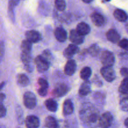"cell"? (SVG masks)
Returning <instances> with one entry per match:
<instances>
[{"label": "cell", "mask_w": 128, "mask_h": 128, "mask_svg": "<svg viewBox=\"0 0 128 128\" xmlns=\"http://www.w3.org/2000/svg\"><path fill=\"white\" fill-rule=\"evenodd\" d=\"M91 19L92 23L96 26L101 27L105 23V18L102 14L98 12H93L91 14Z\"/></svg>", "instance_id": "5bb4252c"}, {"label": "cell", "mask_w": 128, "mask_h": 128, "mask_svg": "<svg viewBox=\"0 0 128 128\" xmlns=\"http://www.w3.org/2000/svg\"><path fill=\"white\" fill-rule=\"evenodd\" d=\"M45 126L48 128H58V122L52 116H48L45 119Z\"/></svg>", "instance_id": "603a6c76"}, {"label": "cell", "mask_w": 128, "mask_h": 128, "mask_svg": "<svg viewBox=\"0 0 128 128\" xmlns=\"http://www.w3.org/2000/svg\"><path fill=\"white\" fill-rule=\"evenodd\" d=\"M119 91L122 94L128 95V80L124 79L119 88Z\"/></svg>", "instance_id": "484cf974"}, {"label": "cell", "mask_w": 128, "mask_h": 128, "mask_svg": "<svg viewBox=\"0 0 128 128\" xmlns=\"http://www.w3.org/2000/svg\"><path fill=\"white\" fill-rule=\"evenodd\" d=\"M23 102L25 107L30 110H32L36 106V97L33 92L28 91L24 94Z\"/></svg>", "instance_id": "7a4b0ae2"}, {"label": "cell", "mask_w": 128, "mask_h": 128, "mask_svg": "<svg viewBox=\"0 0 128 128\" xmlns=\"http://www.w3.org/2000/svg\"><path fill=\"white\" fill-rule=\"evenodd\" d=\"M5 98H6V95L4 93H0V104H2Z\"/></svg>", "instance_id": "8d00e7d4"}, {"label": "cell", "mask_w": 128, "mask_h": 128, "mask_svg": "<svg viewBox=\"0 0 128 128\" xmlns=\"http://www.w3.org/2000/svg\"><path fill=\"white\" fill-rule=\"evenodd\" d=\"M91 92V83L88 80L84 81L81 85L79 90V94L80 96L84 97L87 96Z\"/></svg>", "instance_id": "e0dca14e"}, {"label": "cell", "mask_w": 128, "mask_h": 128, "mask_svg": "<svg viewBox=\"0 0 128 128\" xmlns=\"http://www.w3.org/2000/svg\"><path fill=\"white\" fill-rule=\"evenodd\" d=\"M101 74L108 82H112L116 78V74L112 66H103L101 69Z\"/></svg>", "instance_id": "277c9868"}, {"label": "cell", "mask_w": 128, "mask_h": 128, "mask_svg": "<svg viewBox=\"0 0 128 128\" xmlns=\"http://www.w3.org/2000/svg\"><path fill=\"white\" fill-rule=\"evenodd\" d=\"M82 1H83L84 2H85V3H90V2H92L93 0H82Z\"/></svg>", "instance_id": "f35d334b"}, {"label": "cell", "mask_w": 128, "mask_h": 128, "mask_svg": "<svg viewBox=\"0 0 128 128\" xmlns=\"http://www.w3.org/2000/svg\"><path fill=\"white\" fill-rule=\"evenodd\" d=\"M21 59L22 63L24 65V67L26 68V71L28 72H32L33 71V66L31 64V53L28 52H22L21 55Z\"/></svg>", "instance_id": "ba28073f"}, {"label": "cell", "mask_w": 128, "mask_h": 128, "mask_svg": "<svg viewBox=\"0 0 128 128\" xmlns=\"http://www.w3.org/2000/svg\"><path fill=\"white\" fill-rule=\"evenodd\" d=\"M113 117L111 112H106L102 114L99 120V125L101 128H109L112 124Z\"/></svg>", "instance_id": "5b68a950"}, {"label": "cell", "mask_w": 128, "mask_h": 128, "mask_svg": "<svg viewBox=\"0 0 128 128\" xmlns=\"http://www.w3.org/2000/svg\"><path fill=\"white\" fill-rule=\"evenodd\" d=\"M48 89H44V88H39L38 90V94L42 97H44V96H46L48 93Z\"/></svg>", "instance_id": "d590c367"}, {"label": "cell", "mask_w": 128, "mask_h": 128, "mask_svg": "<svg viewBox=\"0 0 128 128\" xmlns=\"http://www.w3.org/2000/svg\"><path fill=\"white\" fill-rule=\"evenodd\" d=\"M40 120L35 116H28L25 120V124L27 128H38L40 126Z\"/></svg>", "instance_id": "4fadbf2b"}, {"label": "cell", "mask_w": 128, "mask_h": 128, "mask_svg": "<svg viewBox=\"0 0 128 128\" xmlns=\"http://www.w3.org/2000/svg\"><path fill=\"white\" fill-rule=\"evenodd\" d=\"M54 36L59 42H63L67 39V32L64 28L58 27L54 30Z\"/></svg>", "instance_id": "9a60e30c"}, {"label": "cell", "mask_w": 128, "mask_h": 128, "mask_svg": "<svg viewBox=\"0 0 128 128\" xmlns=\"http://www.w3.org/2000/svg\"><path fill=\"white\" fill-rule=\"evenodd\" d=\"M38 84L40 86V88H44V89H48L49 88V84L48 81L46 80L43 78H40L38 80Z\"/></svg>", "instance_id": "4dcf8cb0"}, {"label": "cell", "mask_w": 128, "mask_h": 128, "mask_svg": "<svg viewBox=\"0 0 128 128\" xmlns=\"http://www.w3.org/2000/svg\"><path fill=\"white\" fill-rule=\"evenodd\" d=\"M80 114L82 120L91 124L99 121L100 118L99 111L91 104H84L81 108Z\"/></svg>", "instance_id": "6da1fadb"}, {"label": "cell", "mask_w": 128, "mask_h": 128, "mask_svg": "<svg viewBox=\"0 0 128 128\" xmlns=\"http://www.w3.org/2000/svg\"><path fill=\"white\" fill-rule=\"evenodd\" d=\"M76 30L80 34L84 36L90 33V31H91V28H90V26H89L87 23L84 22H80V23L77 25Z\"/></svg>", "instance_id": "ac0fdd59"}, {"label": "cell", "mask_w": 128, "mask_h": 128, "mask_svg": "<svg viewBox=\"0 0 128 128\" xmlns=\"http://www.w3.org/2000/svg\"><path fill=\"white\" fill-rule=\"evenodd\" d=\"M34 63L39 72H44L50 68V62L45 60L41 55L38 56L34 59Z\"/></svg>", "instance_id": "8992f818"}, {"label": "cell", "mask_w": 128, "mask_h": 128, "mask_svg": "<svg viewBox=\"0 0 128 128\" xmlns=\"http://www.w3.org/2000/svg\"><path fill=\"white\" fill-rule=\"evenodd\" d=\"M70 40L74 44H81L84 42V36L80 34L76 30H72L70 31Z\"/></svg>", "instance_id": "30bf717a"}, {"label": "cell", "mask_w": 128, "mask_h": 128, "mask_svg": "<svg viewBox=\"0 0 128 128\" xmlns=\"http://www.w3.org/2000/svg\"><path fill=\"white\" fill-rule=\"evenodd\" d=\"M121 74L124 79L128 80V68H122L121 70Z\"/></svg>", "instance_id": "e575fe53"}, {"label": "cell", "mask_w": 128, "mask_h": 128, "mask_svg": "<svg viewBox=\"0 0 128 128\" xmlns=\"http://www.w3.org/2000/svg\"><path fill=\"white\" fill-rule=\"evenodd\" d=\"M45 106L48 111L51 112H56L58 110V103L52 99H48L45 101Z\"/></svg>", "instance_id": "7402d4cb"}, {"label": "cell", "mask_w": 128, "mask_h": 128, "mask_svg": "<svg viewBox=\"0 0 128 128\" xmlns=\"http://www.w3.org/2000/svg\"><path fill=\"white\" fill-rule=\"evenodd\" d=\"M17 82L20 86L26 87L30 84V79L24 74H19L17 76Z\"/></svg>", "instance_id": "44dd1931"}, {"label": "cell", "mask_w": 128, "mask_h": 128, "mask_svg": "<svg viewBox=\"0 0 128 128\" xmlns=\"http://www.w3.org/2000/svg\"><path fill=\"white\" fill-rule=\"evenodd\" d=\"M55 6L58 11H64L66 9V1H65V0H56L55 1Z\"/></svg>", "instance_id": "f1b7e54d"}, {"label": "cell", "mask_w": 128, "mask_h": 128, "mask_svg": "<svg viewBox=\"0 0 128 128\" xmlns=\"http://www.w3.org/2000/svg\"><path fill=\"white\" fill-rule=\"evenodd\" d=\"M105 1H110V0H105Z\"/></svg>", "instance_id": "b9f144b4"}, {"label": "cell", "mask_w": 128, "mask_h": 128, "mask_svg": "<svg viewBox=\"0 0 128 128\" xmlns=\"http://www.w3.org/2000/svg\"><path fill=\"white\" fill-rule=\"evenodd\" d=\"M20 0H10L9 1V13L11 19H14V12L13 10L15 6L19 3Z\"/></svg>", "instance_id": "4316f807"}, {"label": "cell", "mask_w": 128, "mask_h": 128, "mask_svg": "<svg viewBox=\"0 0 128 128\" xmlns=\"http://www.w3.org/2000/svg\"><path fill=\"white\" fill-rule=\"evenodd\" d=\"M100 60L104 66H112L115 62V57L112 52L103 51L100 54Z\"/></svg>", "instance_id": "3957f363"}, {"label": "cell", "mask_w": 128, "mask_h": 128, "mask_svg": "<svg viewBox=\"0 0 128 128\" xmlns=\"http://www.w3.org/2000/svg\"><path fill=\"white\" fill-rule=\"evenodd\" d=\"M121 110L124 111H128V97L122 99L120 102Z\"/></svg>", "instance_id": "f546056e"}, {"label": "cell", "mask_w": 128, "mask_h": 128, "mask_svg": "<svg viewBox=\"0 0 128 128\" xmlns=\"http://www.w3.org/2000/svg\"><path fill=\"white\" fill-rule=\"evenodd\" d=\"M41 56L50 63V61L52 60V55H51V53L50 52V51H48V50H45L44 51H43L42 54Z\"/></svg>", "instance_id": "d6a6232c"}, {"label": "cell", "mask_w": 128, "mask_h": 128, "mask_svg": "<svg viewBox=\"0 0 128 128\" xmlns=\"http://www.w3.org/2000/svg\"><path fill=\"white\" fill-rule=\"evenodd\" d=\"M88 52L92 56H96L99 54L100 51V48L97 44H94L91 45L88 49Z\"/></svg>", "instance_id": "83f0119b"}, {"label": "cell", "mask_w": 128, "mask_h": 128, "mask_svg": "<svg viewBox=\"0 0 128 128\" xmlns=\"http://www.w3.org/2000/svg\"><path fill=\"white\" fill-rule=\"evenodd\" d=\"M92 71L90 67H84L81 70L80 72V77L82 80L87 81L91 76Z\"/></svg>", "instance_id": "cb8c5ba5"}, {"label": "cell", "mask_w": 128, "mask_h": 128, "mask_svg": "<svg viewBox=\"0 0 128 128\" xmlns=\"http://www.w3.org/2000/svg\"><path fill=\"white\" fill-rule=\"evenodd\" d=\"M126 31L128 32V23H127V24L126 25Z\"/></svg>", "instance_id": "60d3db41"}, {"label": "cell", "mask_w": 128, "mask_h": 128, "mask_svg": "<svg viewBox=\"0 0 128 128\" xmlns=\"http://www.w3.org/2000/svg\"><path fill=\"white\" fill-rule=\"evenodd\" d=\"M25 36L28 41H30L32 43H36L41 40V35L38 31L34 30H30L26 31Z\"/></svg>", "instance_id": "9c48e42d"}, {"label": "cell", "mask_w": 128, "mask_h": 128, "mask_svg": "<svg viewBox=\"0 0 128 128\" xmlns=\"http://www.w3.org/2000/svg\"><path fill=\"white\" fill-rule=\"evenodd\" d=\"M70 88L68 86L64 83H59L55 86L53 90V94L56 97H62L68 92Z\"/></svg>", "instance_id": "52a82bcc"}, {"label": "cell", "mask_w": 128, "mask_h": 128, "mask_svg": "<svg viewBox=\"0 0 128 128\" xmlns=\"http://www.w3.org/2000/svg\"><path fill=\"white\" fill-rule=\"evenodd\" d=\"M76 61L73 60H68L64 67V73L67 76H72L76 72Z\"/></svg>", "instance_id": "7c38bea8"}, {"label": "cell", "mask_w": 128, "mask_h": 128, "mask_svg": "<svg viewBox=\"0 0 128 128\" xmlns=\"http://www.w3.org/2000/svg\"><path fill=\"white\" fill-rule=\"evenodd\" d=\"M6 114V109L2 104H0V118H4Z\"/></svg>", "instance_id": "836d02e7"}, {"label": "cell", "mask_w": 128, "mask_h": 128, "mask_svg": "<svg viewBox=\"0 0 128 128\" xmlns=\"http://www.w3.org/2000/svg\"><path fill=\"white\" fill-rule=\"evenodd\" d=\"M119 46L122 49L128 51V40L122 39L119 42Z\"/></svg>", "instance_id": "1f68e13d"}, {"label": "cell", "mask_w": 128, "mask_h": 128, "mask_svg": "<svg viewBox=\"0 0 128 128\" xmlns=\"http://www.w3.org/2000/svg\"><path fill=\"white\" fill-rule=\"evenodd\" d=\"M108 40L112 43H118L120 41V35L117 31L113 29L109 30L106 33Z\"/></svg>", "instance_id": "2e32d148"}, {"label": "cell", "mask_w": 128, "mask_h": 128, "mask_svg": "<svg viewBox=\"0 0 128 128\" xmlns=\"http://www.w3.org/2000/svg\"><path fill=\"white\" fill-rule=\"evenodd\" d=\"M79 51H80V49H79L78 46L77 45L71 44L64 51V56L65 58L70 60V59L73 57L74 55L78 53Z\"/></svg>", "instance_id": "8fae6325"}, {"label": "cell", "mask_w": 128, "mask_h": 128, "mask_svg": "<svg viewBox=\"0 0 128 128\" xmlns=\"http://www.w3.org/2000/svg\"><path fill=\"white\" fill-rule=\"evenodd\" d=\"M114 16L118 21L120 22H124L128 20V16L126 12L121 9H116L113 13Z\"/></svg>", "instance_id": "ffe728a7"}, {"label": "cell", "mask_w": 128, "mask_h": 128, "mask_svg": "<svg viewBox=\"0 0 128 128\" xmlns=\"http://www.w3.org/2000/svg\"><path fill=\"white\" fill-rule=\"evenodd\" d=\"M32 42L28 41L27 40H23L21 43V49H22V52H28L31 53V50H32Z\"/></svg>", "instance_id": "d4e9b609"}, {"label": "cell", "mask_w": 128, "mask_h": 128, "mask_svg": "<svg viewBox=\"0 0 128 128\" xmlns=\"http://www.w3.org/2000/svg\"><path fill=\"white\" fill-rule=\"evenodd\" d=\"M5 85V82H2L1 83H0V90Z\"/></svg>", "instance_id": "ab89813d"}, {"label": "cell", "mask_w": 128, "mask_h": 128, "mask_svg": "<svg viewBox=\"0 0 128 128\" xmlns=\"http://www.w3.org/2000/svg\"><path fill=\"white\" fill-rule=\"evenodd\" d=\"M63 114L65 116L71 114L74 111V106L71 100H66L63 103Z\"/></svg>", "instance_id": "d6986e66"}, {"label": "cell", "mask_w": 128, "mask_h": 128, "mask_svg": "<svg viewBox=\"0 0 128 128\" xmlns=\"http://www.w3.org/2000/svg\"><path fill=\"white\" fill-rule=\"evenodd\" d=\"M124 125H125V126H126V128H128V118H126V120H125Z\"/></svg>", "instance_id": "74e56055"}]
</instances>
